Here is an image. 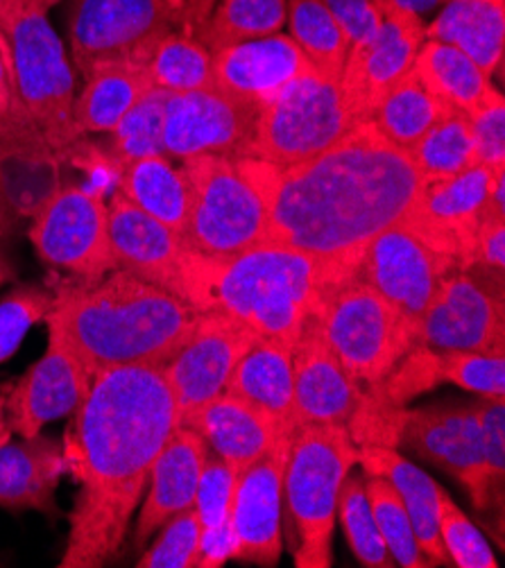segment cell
Listing matches in <instances>:
<instances>
[{
	"mask_svg": "<svg viewBox=\"0 0 505 568\" xmlns=\"http://www.w3.org/2000/svg\"><path fill=\"white\" fill-rule=\"evenodd\" d=\"M241 163L265 202V243L352 267L426 186L411 152L390 143L370 119L302 163L279 168L252 156Z\"/></svg>",
	"mask_w": 505,
	"mask_h": 568,
	"instance_id": "cell-1",
	"label": "cell"
},
{
	"mask_svg": "<svg viewBox=\"0 0 505 568\" xmlns=\"http://www.w3.org/2000/svg\"><path fill=\"white\" fill-rule=\"evenodd\" d=\"M69 426L67 471L80 483L62 568H98L125 544L150 469L175 428L163 367H119L93 376Z\"/></svg>",
	"mask_w": 505,
	"mask_h": 568,
	"instance_id": "cell-2",
	"label": "cell"
},
{
	"mask_svg": "<svg viewBox=\"0 0 505 568\" xmlns=\"http://www.w3.org/2000/svg\"><path fill=\"white\" fill-rule=\"evenodd\" d=\"M200 313L173 293L114 270L54 291L48 335L91 376L119 367H165L189 343Z\"/></svg>",
	"mask_w": 505,
	"mask_h": 568,
	"instance_id": "cell-3",
	"label": "cell"
},
{
	"mask_svg": "<svg viewBox=\"0 0 505 568\" xmlns=\"http://www.w3.org/2000/svg\"><path fill=\"white\" fill-rule=\"evenodd\" d=\"M354 270L276 243L230 258L191 252L182 300L198 313L230 315L259 337L293 349L329 291Z\"/></svg>",
	"mask_w": 505,
	"mask_h": 568,
	"instance_id": "cell-4",
	"label": "cell"
},
{
	"mask_svg": "<svg viewBox=\"0 0 505 568\" xmlns=\"http://www.w3.org/2000/svg\"><path fill=\"white\" fill-rule=\"evenodd\" d=\"M58 0H0V52L28 116L67 161L82 141L75 123V73L50 23Z\"/></svg>",
	"mask_w": 505,
	"mask_h": 568,
	"instance_id": "cell-5",
	"label": "cell"
},
{
	"mask_svg": "<svg viewBox=\"0 0 505 568\" xmlns=\"http://www.w3.org/2000/svg\"><path fill=\"white\" fill-rule=\"evenodd\" d=\"M356 463L358 446L345 426H302L293 433L284 471V505L295 566H331L339 494Z\"/></svg>",
	"mask_w": 505,
	"mask_h": 568,
	"instance_id": "cell-6",
	"label": "cell"
},
{
	"mask_svg": "<svg viewBox=\"0 0 505 568\" xmlns=\"http://www.w3.org/2000/svg\"><path fill=\"white\" fill-rule=\"evenodd\" d=\"M191 215L184 243L206 258H230L267 236L265 202L245 173L241 156L200 154L184 161Z\"/></svg>",
	"mask_w": 505,
	"mask_h": 568,
	"instance_id": "cell-7",
	"label": "cell"
},
{
	"mask_svg": "<svg viewBox=\"0 0 505 568\" xmlns=\"http://www.w3.org/2000/svg\"><path fill=\"white\" fill-rule=\"evenodd\" d=\"M326 345L350 372L367 387L381 383L415 347L417 333L356 270L341 278L324 297L317 313Z\"/></svg>",
	"mask_w": 505,
	"mask_h": 568,
	"instance_id": "cell-8",
	"label": "cell"
},
{
	"mask_svg": "<svg viewBox=\"0 0 505 568\" xmlns=\"http://www.w3.org/2000/svg\"><path fill=\"white\" fill-rule=\"evenodd\" d=\"M361 119L352 111L339 78L309 64L267 104L261 106L245 156L286 168L341 141Z\"/></svg>",
	"mask_w": 505,
	"mask_h": 568,
	"instance_id": "cell-9",
	"label": "cell"
},
{
	"mask_svg": "<svg viewBox=\"0 0 505 568\" xmlns=\"http://www.w3.org/2000/svg\"><path fill=\"white\" fill-rule=\"evenodd\" d=\"M503 272L474 263L446 274L417 326V343L435 352L505 356Z\"/></svg>",
	"mask_w": 505,
	"mask_h": 568,
	"instance_id": "cell-10",
	"label": "cell"
},
{
	"mask_svg": "<svg viewBox=\"0 0 505 568\" xmlns=\"http://www.w3.org/2000/svg\"><path fill=\"white\" fill-rule=\"evenodd\" d=\"M175 32L173 0H71L69 37L80 75L109 62L145 64L154 45Z\"/></svg>",
	"mask_w": 505,
	"mask_h": 568,
	"instance_id": "cell-11",
	"label": "cell"
},
{
	"mask_svg": "<svg viewBox=\"0 0 505 568\" xmlns=\"http://www.w3.org/2000/svg\"><path fill=\"white\" fill-rule=\"evenodd\" d=\"M30 241L37 256L78 278L95 283L117 270L109 241V204L84 186H60L34 213Z\"/></svg>",
	"mask_w": 505,
	"mask_h": 568,
	"instance_id": "cell-12",
	"label": "cell"
},
{
	"mask_svg": "<svg viewBox=\"0 0 505 568\" xmlns=\"http://www.w3.org/2000/svg\"><path fill=\"white\" fill-rule=\"evenodd\" d=\"M458 265L431 250L400 220L376 234L361 252L356 274L400 311L406 324L417 326L440 283Z\"/></svg>",
	"mask_w": 505,
	"mask_h": 568,
	"instance_id": "cell-13",
	"label": "cell"
},
{
	"mask_svg": "<svg viewBox=\"0 0 505 568\" xmlns=\"http://www.w3.org/2000/svg\"><path fill=\"white\" fill-rule=\"evenodd\" d=\"M261 106L220 89L171 93L165 102L163 154L193 159L200 154L245 156Z\"/></svg>",
	"mask_w": 505,
	"mask_h": 568,
	"instance_id": "cell-14",
	"label": "cell"
},
{
	"mask_svg": "<svg viewBox=\"0 0 505 568\" xmlns=\"http://www.w3.org/2000/svg\"><path fill=\"white\" fill-rule=\"evenodd\" d=\"M259 335L222 313H200L198 326L180 354L163 367L175 402V426L220 396L241 356Z\"/></svg>",
	"mask_w": 505,
	"mask_h": 568,
	"instance_id": "cell-15",
	"label": "cell"
},
{
	"mask_svg": "<svg viewBox=\"0 0 505 568\" xmlns=\"http://www.w3.org/2000/svg\"><path fill=\"white\" fill-rule=\"evenodd\" d=\"M494 170L489 165H474L456 178L426 182L402 222L431 250L448 256L458 267H467Z\"/></svg>",
	"mask_w": 505,
	"mask_h": 568,
	"instance_id": "cell-16",
	"label": "cell"
},
{
	"mask_svg": "<svg viewBox=\"0 0 505 568\" xmlns=\"http://www.w3.org/2000/svg\"><path fill=\"white\" fill-rule=\"evenodd\" d=\"M381 23L376 32L350 48L341 89L361 121H367L381 98L415 64L426 30L417 14L400 8H376Z\"/></svg>",
	"mask_w": 505,
	"mask_h": 568,
	"instance_id": "cell-17",
	"label": "cell"
},
{
	"mask_svg": "<svg viewBox=\"0 0 505 568\" xmlns=\"http://www.w3.org/2000/svg\"><path fill=\"white\" fill-rule=\"evenodd\" d=\"M397 446L454 476L483 513V437L476 404H444L404 413Z\"/></svg>",
	"mask_w": 505,
	"mask_h": 568,
	"instance_id": "cell-18",
	"label": "cell"
},
{
	"mask_svg": "<svg viewBox=\"0 0 505 568\" xmlns=\"http://www.w3.org/2000/svg\"><path fill=\"white\" fill-rule=\"evenodd\" d=\"M291 437L272 446L265 456L236 478L232 500V557L259 566H276L282 557L284 471Z\"/></svg>",
	"mask_w": 505,
	"mask_h": 568,
	"instance_id": "cell-19",
	"label": "cell"
},
{
	"mask_svg": "<svg viewBox=\"0 0 505 568\" xmlns=\"http://www.w3.org/2000/svg\"><path fill=\"white\" fill-rule=\"evenodd\" d=\"M293 417L302 426H345L358 419L365 406L361 383L335 358L313 317L293 347Z\"/></svg>",
	"mask_w": 505,
	"mask_h": 568,
	"instance_id": "cell-20",
	"label": "cell"
},
{
	"mask_svg": "<svg viewBox=\"0 0 505 568\" xmlns=\"http://www.w3.org/2000/svg\"><path fill=\"white\" fill-rule=\"evenodd\" d=\"M109 241L117 270H125L182 300L191 250L171 226L134 206L119 191L109 204Z\"/></svg>",
	"mask_w": 505,
	"mask_h": 568,
	"instance_id": "cell-21",
	"label": "cell"
},
{
	"mask_svg": "<svg viewBox=\"0 0 505 568\" xmlns=\"http://www.w3.org/2000/svg\"><path fill=\"white\" fill-rule=\"evenodd\" d=\"M93 376L58 339L48 335L46 354L12 389L8 424L21 437L41 435L43 426L73 415L89 394Z\"/></svg>",
	"mask_w": 505,
	"mask_h": 568,
	"instance_id": "cell-22",
	"label": "cell"
},
{
	"mask_svg": "<svg viewBox=\"0 0 505 568\" xmlns=\"http://www.w3.org/2000/svg\"><path fill=\"white\" fill-rule=\"evenodd\" d=\"M309 64L300 45L279 32L211 52L215 89L259 106L267 104Z\"/></svg>",
	"mask_w": 505,
	"mask_h": 568,
	"instance_id": "cell-23",
	"label": "cell"
},
{
	"mask_svg": "<svg viewBox=\"0 0 505 568\" xmlns=\"http://www.w3.org/2000/svg\"><path fill=\"white\" fill-rule=\"evenodd\" d=\"M209 446L200 433L189 426H175L150 469V491L134 530V548L161 530L175 515L191 509Z\"/></svg>",
	"mask_w": 505,
	"mask_h": 568,
	"instance_id": "cell-24",
	"label": "cell"
},
{
	"mask_svg": "<svg viewBox=\"0 0 505 568\" xmlns=\"http://www.w3.org/2000/svg\"><path fill=\"white\" fill-rule=\"evenodd\" d=\"M182 426L200 433L215 456L230 463L236 474L248 469L272 446L293 437L295 433L270 413L228 392H222L213 402L202 406Z\"/></svg>",
	"mask_w": 505,
	"mask_h": 568,
	"instance_id": "cell-25",
	"label": "cell"
},
{
	"mask_svg": "<svg viewBox=\"0 0 505 568\" xmlns=\"http://www.w3.org/2000/svg\"><path fill=\"white\" fill-rule=\"evenodd\" d=\"M67 474L64 446L50 437H28L0 446V507L52 513L54 491Z\"/></svg>",
	"mask_w": 505,
	"mask_h": 568,
	"instance_id": "cell-26",
	"label": "cell"
},
{
	"mask_svg": "<svg viewBox=\"0 0 505 568\" xmlns=\"http://www.w3.org/2000/svg\"><path fill=\"white\" fill-rule=\"evenodd\" d=\"M358 463L370 476H381L395 487L426 559L431 564H452L437 528L440 496L444 489L390 446H358Z\"/></svg>",
	"mask_w": 505,
	"mask_h": 568,
	"instance_id": "cell-27",
	"label": "cell"
},
{
	"mask_svg": "<svg viewBox=\"0 0 505 568\" xmlns=\"http://www.w3.org/2000/svg\"><path fill=\"white\" fill-rule=\"evenodd\" d=\"M293 349L276 339L256 337L236 363L224 392L270 413L295 430Z\"/></svg>",
	"mask_w": 505,
	"mask_h": 568,
	"instance_id": "cell-28",
	"label": "cell"
},
{
	"mask_svg": "<svg viewBox=\"0 0 505 568\" xmlns=\"http://www.w3.org/2000/svg\"><path fill=\"white\" fill-rule=\"evenodd\" d=\"M426 39L463 50L487 75H496L503 67L505 0H446Z\"/></svg>",
	"mask_w": 505,
	"mask_h": 568,
	"instance_id": "cell-29",
	"label": "cell"
},
{
	"mask_svg": "<svg viewBox=\"0 0 505 568\" xmlns=\"http://www.w3.org/2000/svg\"><path fill=\"white\" fill-rule=\"evenodd\" d=\"M117 191L184 236L191 215V186L184 170H178L165 154L143 156L119 168Z\"/></svg>",
	"mask_w": 505,
	"mask_h": 568,
	"instance_id": "cell-30",
	"label": "cell"
},
{
	"mask_svg": "<svg viewBox=\"0 0 505 568\" xmlns=\"http://www.w3.org/2000/svg\"><path fill=\"white\" fill-rule=\"evenodd\" d=\"M150 89L145 64L109 62L95 67L73 109L82 136L109 134Z\"/></svg>",
	"mask_w": 505,
	"mask_h": 568,
	"instance_id": "cell-31",
	"label": "cell"
},
{
	"mask_svg": "<svg viewBox=\"0 0 505 568\" xmlns=\"http://www.w3.org/2000/svg\"><path fill=\"white\" fill-rule=\"evenodd\" d=\"M413 71L435 98L465 116H472L494 89L489 75L463 50L435 39H424Z\"/></svg>",
	"mask_w": 505,
	"mask_h": 568,
	"instance_id": "cell-32",
	"label": "cell"
},
{
	"mask_svg": "<svg viewBox=\"0 0 505 568\" xmlns=\"http://www.w3.org/2000/svg\"><path fill=\"white\" fill-rule=\"evenodd\" d=\"M236 469L220 456H206L193 509L200 521V557L198 566H222L232 557V500L236 487Z\"/></svg>",
	"mask_w": 505,
	"mask_h": 568,
	"instance_id": "cell-33",
	"label": "cell"
},
{
	"mask_svg": "<svg viewBox=\"0 0 505 568\" xmlns=\"http://www.w3.org/2000/svg\"><path fill=\"white\" fill-rule=\"evenodd\" d=\"M448 111H452V106L435 98L411 69L381 98L370 121L390 143L411 152Z\"/></svg>",
	"mask_w": 505,
	"mask_h": 568,
	"instance_id": "cell-34",
	"label": "cell"
},
{
	"mask_svg": "<svg viewBox=\"0 0 505 568\" xmlns=\"http://www.w3.org/2000/svg\"><path fill=\"white\" fill-rule=\"evenodd\" d=\"M293 41L306 60L326 78H339L350 54V39L322 0H289Z\"/></svg>",
	"mask_w": 505,
	"mask_h": 568,
	"instance_id": "cell-35",
	"label": "cell"
},
{
	"mask_svg": "<svg viewBox=\"0 0 505 568\" xmlns=\"http://www.w3.org/2000/svg\"><path fill=\"white\" fill-rule=\"evenodd\" d=\"M286 0H222L195 39L209 52H215L220 48L276 34L286 23Z\"/></svg>",
	"mask_w": 505,
	"mask_h": 568,
	"instance_id": "cell-36",
	"label": "cell"
},
{
	"mask_svg": "<svg viewBox=\"0 0 505 568\" xmlns=\"http://www.w3.org/2000/svg\"><path fill=\"white\" fill-rule=\"evenodd\" d=\"M411 156L426 182L456 178L478 165L469 116L454 109L448 111L420 139Z\"/></svg>",
	"mask_w": 505,
	"mask_h": 568,
	"instance_id": "cell-37",
	"label": "cell"
},
{
	"mask_svg": "<svg viewBox=\"0 0 505 568\" xmlns=\"http://www.w3.org/2000/svg\"><path fill=\"white\" fill-rule=\"evenodd\" d=\"M145 69L152 87L168 93L215 89L211 52L184 32L165 34L150 52Z\"/></svg>",
	"mask_w": 505,
	"mask_h": 568,
	"instance_id": "cell-38",
	"label": "cell"
},
{
	"mask_svg": "<svg viewBox=\"0 0 505 568\" xmlns=\"http://www.w3.org/2000/svg\"><path fill=\"white\" fill-rule=\"evenodd\" d=\"M168 91L152 87L109 132V156L119 168L143 159L163 154V121Z\"/></svg>",
	"mask_w": 505,
	"mask_h": 568,
	"instance_id": "cell-39",
	"label": "cell"
},
{
	"mask_svg": "<svg viewBox=\"0 0 505 568\" xmlns=\"http://www.w3.org/2000/svg\"><path fill=\"white\" fill-rule=\"evenodd\" d=\"M365 494L370 500L374 524H376L392 559H395V564H400L404 568L433 566L417 544L411 517L406 513L400 494L395 491V487H392L381 476H370L365 480Z\"/></svg>",
	"mask_w": 505,
	"mask_h": 568,
	"instance_id": "cell-40",
	"label": "cell"
},
{
	"mask_svg": "<svg viewBox=\"0 0 505 568\" xmlns=\"http://www.w3.org/2000/svg\"><path fill=\"white\" fill-rule=\"evenodd\" d=\"M339 515L350 539V546L358 561L370 568H390L395 566L370 509L365 494V478L347 476L339 494Z\"/></svg>",
	"mask_w": 505,
	"mask_h": 568,
	"instance_id": "cell-41",
	"label": "cell"
},
{
	"mask_svg": "<svg viewBox=\"0 0 505 568\" xmlns=\"http://www.w3.org/2000/svg\"><path fill=\"white\" fill-rule=\"evenodd\" d=\"M440 383H454L481 396L505 394V356L481 352H435Z\"/></svg>",
	"mask_w": 505,
	"mask_h": 568,
	"instance_id": "cell-42",
	"label": "cell"
},
{
	"mask_svg": "<svg viewBox=\"0 0 505 568\" xmlns=\"http://www.w3.org/2000/svg\"><path fill=\"white\" fill-rule=\"evenodd\" d=\"M481 422L483 437V480H485V507H503V478H505V402L503 396H481L474 402Z\"/></svg>",
	"mask_w": 505,
	"mask_h": 568,
	"instance_id": "cell-43",
	"label": "cell"
},
{
	"mask_svg": "<svg viewBox=\"0 0 505 568\" xmlns=\"http://www.w3.org/2000/svg\"><path fill=\"white\" fill-rule=\"evenodd\" d=\"M440 539L444 550L458 568H496V557L492 555L487 541L478 528L463 515V509L452 500L446 491L440 496V517H437Z\"/></svg>",
	"mask_w": 505,
	"mask_h": 568,
	"instance_id": "cell-44",
	"label": "cell"
},
{
	"mask_svg": "<svg viewBox=\"0 0 505 568\" xmlns=\"http://www.w3.org/2000/svg\"><path fill=\"white\" fill-rule=\"evenodd\" d=\"M54 291L21 286L0 300V363H6L23 343L28 331L46 320L52 308Z\"/></svg>",
	"mask_w": 505,
	"mask_h": 568,
	"instance_id": "cell-45",
	"label": "cell"
},
{
	"mask_svg": "<svg viewBox=\"0 0 505 568\" xmlns=\"http://www.w3.org/2000/svg\"><path fill=\"white\" fill-rule=\"evenodd\" d=\"M200 521L195 509H184L163 526L156 544L143 552L139 568H191L200 557Z\"/></svg>",
	"mask_w": 505,
	"mask_h": 568,
	"instance_id": "cell-46",
	"label": "cell"
},
{
	"mask_svg": "<svg viewBox=\"0 0 505 568\" xmlns=\"http://www.w3.org/2000/svg\"><path fill=\"white\" fill-rule=\"evenodd\" d=\"M472 134L476 141L478 165H505V100L492 89L485 102L469 116Z\"/></svg>",
	"mask_w": 505,
	"mask_h": 568,
	"instance_id": "cell-47",
	"label": "cell"
},
{
	"mask_svg": "<svg viewBox=\"0 0 505 568\" xmlns=\"http://www.w3.org/2000/svg\"><path fill=\"white\" fill-rule=\"evenodd\" d=\"M322 3L343 26L350 48L367 41L381 23V14L372 0H322Z\"/></svg>",
	"mask_w": 505,
	"mask_h": 568,
	"instance_id": "cell-48",
	"label": "cell"
},
{
	"mask_svg": "<svg viewBox=\"0 0 505 568\" xmlns=\"http://www.w3.org/2000/svg\"><path fill=\"white\" fill-rule=\"evenodd\" d=\"M474 263L505 270V217H483L469 265Z\"/></svg>",
	"mask_w": 505,
	"mask_h": 568,
	"instance_id": "cell-49",
	"label": "cell"
},
{
	"mask_svg": "<svg viewBox=\"0 0 505 568\" xmlns=\"http://www.w3.org/2000/svg\"><path fill=\"white\" fill-rule=\"evenodd\" d=\"M19 220L21 217L14 213V209L6 202L3 195H0V283H8L14 276V267L10 265L3 245L14 236Z\"/></svg>",
	"mask_w": 505,
	"mask_h": 568,
	"instance_id": "cell-50",
	"label": "cell"
},
{
	"mask_svg": "<svg viewBox=\"0 0 505 568\" xmlns=\"http://www.w3.org/2000/svg\"><path fill=\"white\" fill-rule=\"evenodd\" d=\"M0 116H8V119H19V116H28L26 106L21 104L19 95L12 89L10 82V73L3 60V52H0Z\"/></svg>",
	"mask_w": 505,
	"mask_h": 568,
	"instance_id": "cell-51",
	"label": "cell"
},
{
	"mask_svg": "<svg viewBox=\"0 0 505 568\" xmlns=\"http://www.w3.org/2000/svg\"><path fill=\"white\" fill-rule=\"evenodd\" d=\"M218 0H184V34L189 37H198V32L202 30V26L206 23V19L211 17L213 8H215Z\"/></svg>",
	"mask_w": 505,
	"mask_h": 568,
	"instance_id": "cell-52",
	"label": "cell"
},
{
	"mask_svg": "<svg viewBox=\"0 0 505 568\" xmlns=\"http://www.w3.org/2000/svg\"><path fill=\"white\" fill-rule=\"evenodd\" d=\"M372 3L378 6H387V8H400V10H408L413 14H424L428 10H433L440 3H446V0H372Z\"/></svg>",
	"mask_w": 505,
	"mask_h": 568,
	"instance_id": "cell-53",
	"label": "cell"
},
{
	"mask_svg": "<svg viewBox=\"0 0 505 568\" xmlns=\"http://www.w3.org/2000/svg\"><path fill=\"white\" fill-rule=\"evenodd\" d=\"M32 128H37V125L32 123L30 116H19V119L0 116V143H6V141H10V139H14V136H19V134H23Z\"/></svg>",
	"mask_w": 505,
	"mask_h": 568,
	"instance_id": "cell-54",
	"label": "cell"
},
{
	"mask_svg": "<svg viewBox=\"0 0 505 568\" xmlns=\"http://www.w3.org/2000/svg\"><path fill=\"white\" fill-rule=\"evenodd\" d=\"M6 402L8 399H3V396H0V446L3 444H8L10 442V433H12V428H10V424H8V417H6Z\"/></svg>",
	"mask_w": 505,
	"mask_h": 568,
	"instance_id": "cell-55",
	"label": "cell"
}]
</instances>
